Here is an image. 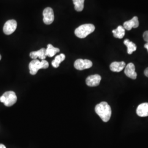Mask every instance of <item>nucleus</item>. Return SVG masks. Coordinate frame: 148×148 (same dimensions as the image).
Returning a JSON list of instances; mask_svg holds the SVG:
<instances>
[{
	"instance_id": "0eeeda50",
	"label": "nucleus",
	"mask_w": 148,
	"mask_h": 148,
	"mask_svg": "<svg viewBox=\"0 0 148 148\" xmlns=\"http://www.w3.org/2000/svg\"><path fill=\"white\" fill-rule=\"evenodd\" d=\"M17 23L15 20L11 19L6 21L3 26V31L5 35H9L13 34L16 29Z\"/></svg>"
},
{
	"instance_id": "20e7f679",
	"label": "nucleus",
	"mask_w": 148,
	"mask_h": 148,
	"mask_svg": "<svg viewBox=\"0 0 148 148\" xmlns=\"http://www.w3.org/2000/svg\"><path fill=\"white\" fill-rule=\"evenodd\" d=\"M17 101V97L13 91H7L0 97V101L6 106H13Z\"/></svg>"
},
{
	"instance_id": "4468645a",
	"label": "nucleus",
	"mask_w": 148,
	"mask_h": 148,
	"mask_svg": "<svg viewBox=\"0 0 148 148\" xmlns=\"http://www.w3.org/2000/svg\"><path fill=\"white\" fill-rule=\"evenodd\" d=\"M112 32L113 33L114 36L117 38L121 39L125 35V29L121 25L117 27L116 29L113 30Z\"/></svg>"
},
{
	"instance_id": "aec40b11",
	"label": "nucleus",
	"mask_w": 148,
	"mask_h": 148,
	"mask_svg": "<svg viewBox=\"0 0 148 148\" xmlns=\"http://www.w3.org/2000/svg\"><path fill=\"white\" fill-rule=\"evenodd\" d=\"M144 74H145V75L147 77H148V68H147V69H145V70H144Z\"/></svg>"
},
{
	"instance_id": "39448f33",
	"label": "nucleus",
	"mask_w": 148,
	"mask_h": 148,
	"mask_svg": "<svg viewBox=\"0 0 148 148\" xmlns=\"http://www.w3.org/2000/svg\"><path fill=\"white\" fill-rule=\"evenodd\" d=\"M92 65V62L90 60L79 59L75 62L74 67L78 70H83L91 68Z\"/></svg>"
},
{
	"instance_id": "7ed1b4c3",
	"label": "nucleus",
	"mask_w": 148,
	"mask_h": 148,
	"mask_svg": "<svg viewBox=\"0 0 148 148\" xmlns=\"http://www.w3.org/2000/svg\"><path fill=\"white\" fill-rule=\"evenodd\" d=\"M49 66V63L46 60L40 61L38 59H33L29 65L30 73L32 75L37 74L38 71L41 69H47Z\"/></svg>"
},
{
	"instance_id": "9d476101",
	"label": "nucleus",
	"mask_w": 148,
	"mask_h": 148,
	"mask_svg": "<svg viewBox=\"0 0 148 148\" xmlns=\"http://www.w3.org/2000/svg\"><path fill=\"white\" fill-rule=\"evenodd\" d=\"M139 21L137 16H134L132 19L125 21L123 23V27L127 30H131L132 28H137L139 27Z\"/></svg>"
},
{
	"instance_id": "9b49d317",
	"label": "nucleus",
	"mask_w": 148,
	"mask_h": 148,
	"mask_svg": "<svg viewBox=\"0 0 148 148\" xmlns=\"http://www.w3.org/2000/svg\"><path fill=\"white\" fill-rule=\"evenodd\" d=\"M30 58L33 59H36L37 58L45 60L46 58V49L42 48L37 51H34L30 53Z\"/></svg>"
},
{
	"instance_id": "6ab92c4d",
	"label": "nucleus",
	"mask_w": 148,
	"mask_h": 148,
	"mask_svg": "<svg viewBox=\"0 0 148 148\" xmlns=\"http://www.w3.org/2000/svg\"><path fill=\"white\" fill-rule=\"evenodd\" d=\"M143 38L145 41L148 43V30L145 31L143 34Z\"/></svg>"
},
{
	"instance_id": "2eb2a0df",
	"label": "nucleus",
	"mask_w": 148,
	"mask_h": 148,
	"mask_svg": "<svg viewBox=\"0 0 148 148\" xmlns=\"http://www.w3.org/2000/svg\"><path fill=\"white\" fill-rule=\"evenodd\" d=\"M123 43L127 46V53L128 54H132L133 52L136 51L137 49V46L135 43L130 41L128 39H126Z\"/></svg>"
},
{
	"instance_id": "dca6fc26",
	"label": "nucleus",
	"mask_w": 148,
	"mask_h": 148,
	"mask_svg": "<svg viewBox=\"0 0 148 148\" xmlns=\"http://www.w3.org/2000/svg\"><path fill=\"white\" fill-rule=\"evenodd\" d=\"M60 52V49L58 48L54 47L51 44H48L46 49V55L49 57H53L56 54Z\"/></svg>"
},
{
	"instance_id": "4be33fe9",
	"label": "nucleus",
	"mask_w": 148,
	"mask_h": 148,
	"mask_svg": "<svg viewBox=\"0 0 148 148\" xmlns=\"http://www.w3.org/2000/svg\"><path fill=\"white\" fill-rule=\"evenodd\" d=\"M0 148H6L5 146L3 145V144H0Z\"/></svg>"
},
{
	"instance_id": "1a4fd4ad",
	"label": "nucleus",
	"mask_w": 148,
	"mask_h": 148,
	"mask_svg": "<svg viewBox=\"0 0 148 148\" xmlns=\"http://www.w3.org/2000/svg\"><path fill=\"white\" fill-rule=\"evenodd\" d=\"M135 66L132 63H130L127 64L125 66V74L127 76V77L132 79H137V74L136 73Z\"/></svg>"
},
{
	"instance_id": "6e6552de",
	"label": "nucleus",
	"mask_w": 148,
	"mask_h": 148,
	"mask_svg": "<svg viewBox=\"0 0 148 148\" xmlns=\"http://www.w3.org/2000/svg\"><path fill=\"white\" fill-rule=\"evenodd\" d=\"M101 79V77L99 75H90L86 79V82L87 85L90 87H95L99 85Z\"/></svg>"
},
{
	"instance_id": "f03ea898",
	"label": "nucleus",
	"mask_w": 148,
	"mask_h": 148,
	"mask_svg": "<svg viewBox=\"0 0 148 148\" xmlns=\"http://www.w3.org/2000/svg\"><path fill=\"white\" fill-rule=\"evenodd\" d=\"M95 30V27L92 24H85L80 25L75 30V35L80 38H84Z\"/></svg>"
},
{
	"instance_id": "a211bd4d",
	"label": "nucleus",
	"mask_w": 148,
	"mask_h": 148,
	"mask_svg": "<svg viewBox=\"0 0 148 148\" xmlns=\"http://www.w3.org/2000/svg\"><path fill=\"white\" fill-rule=\"evenodd\" d=\"M75 10L77 12H81L84 8V2L85 0H73Z\"/></svg>"
},
{
	"instance_id": "423d86ee",
	"label": "nucleus",
	"mask_w": 148,
	"mask_h": 148,
	"mask_svg": "<svg viewBox=\"0 0 148 148\" xmlns=\"http://www.w3.org/2000/svg\"><path fill=\"white\" fill-rule=\"evenodd\" d=\"M43 21L46 25L51 24L54 20V15L53 9L51 7L46 8L43 12Z\"/></svg>"
},
{
	"instance_id": "412c9836",
	"label": "nucleus",
	"mask_w": 148,
	"mask_h": 148,
	"mask_svg": "<svg viewBox=\"0 0 148 148\" xmlns=\"http://www.w3.org/2000/svg\"><path fill=\"white\" fill-rule=\"evenodd\" d=\"M144 47L147 50H148V43L147 42V43H145V45H144Z\"/></svg>"
},
{
	"instance_id": "f257e3e1",
	"label": "nucleus",
	"mask_w": 148,
	"mask_h": 148,
	"mask_svg": "<svg viewBox=\"0 0 148 148\" xmlns=\"http://www.w3.org/2000/svg\"><path fill=\"white\" fill-rule=\"evenodd\" d=\"M95 112L100 117L103 121L107 122L109 121L111 116V109L106 101H102L95 107Z\"/></svg>"
},
{
	"instance_id": "5701e85b",
	"label": "nucleus",
	"mask_w": 148,
	"mask_h": 148,
	"mask_svg": "<svg viewBox=\"0 0 148 148\" xmlns=\"http://www.w3.org/2000/svg\"><path fill=\"white\" fill-rule=\"evenodd\" d=\"M1 58H2V57H1V54H0V60H1Z\"/></svg>"
},
{
	"instance_id": "f8f14e48",
	"label": "nucleus",
	"mask_w": 148,
	"mask_h": 148,
	"mask_svg": "<svg viewBox=\"0 0 148 148\" xmlns=\"http://www.w3.org/2000/svg\"><path fill=\"white\" fill-rule=\"evenodd\" d=\"M136 112L139 116H148V103H144L139 105Z\"/></svg>"
},
{
	"instance_id": "ddd939ff",
	"label": "nucleus",
	"mask_w": 148,
	"mask_h": 148,
	"mask_svg": "<svg viewBox=\"0 0 148 148\" xmlns=\"http://www.w3.org/2000/svg\"><path fill=\"white\" fill-rule=\"evenodd\" d=\"M126 66V63L124 62H114L110 65V69L113 72H120Z\"/></svg>"
},
{
	"instance_id": "f3484780",
	"label": "nucleus",
	"mask_w": 148,
	"mask_h": 148,
	"mask_svg": "<svg viewBox=\"0 0 148 148\" xmlns=\"http://www.w3.org/2000/svg\"><path fill=\"white\" fill-rule=\"evenodd\" d=\"M65 59V56L63 53L57 56L55 59L52 62V65L54 68H57L59 66L60 64L64 61Z\"/></svg>"
}]
</instances>
